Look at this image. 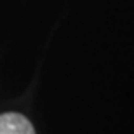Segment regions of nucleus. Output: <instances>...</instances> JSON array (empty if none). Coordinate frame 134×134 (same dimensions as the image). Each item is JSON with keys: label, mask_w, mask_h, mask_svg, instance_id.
<instances>
[{"label": "nucleus", "mask_w": 134, "mask_h": 134, "mask_svg": "<svg viewBox=\"0 0 134 134\" xmlns=\"http://www.w3.org/2000/svg\"><path fill=\"white\" fill-rule=\"evenodd\" d=\"M0 134H37L35 127L25 115L4 113L0 115Z\"/></svg>", "instance_id": "obj_1"}]
</instances>
